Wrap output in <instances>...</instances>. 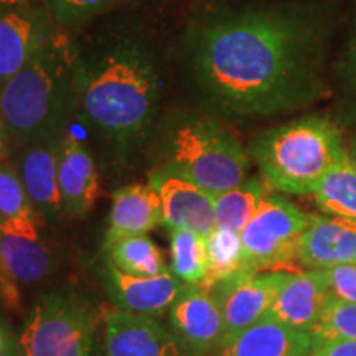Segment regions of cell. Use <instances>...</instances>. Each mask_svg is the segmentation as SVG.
I'll return each mask as SVG.
<instances>
[{"instance_id":"6da1fadb","label":"cell","mask_w":356,"mask_h":356,"mask_svg":"<svg viewBox=\"0 0 356 356\" xmlns=\"http://www.w3.org/2000/svg\"><path fill=\"white\" fill-rule=\"evenodd\" d=\"M186 56L204 99L231 118L296 113L327 95V22L310 8L211 13L190 29Z\"/></svg>"},{"instance_id":"7a4b0ae2","label":"cell","mask_w":356,"mask_h":356,"mask_svg":"<svg viewBox=\"0 0 356 356\" xmlns=\"http://www.w3.org/2000/svg\"><path fill=\"white\" fill-rule=\"evenodd\" d=\"M76 106L115 154L129 157L152 136L160 108V74L140 40L111 37L76 48Z\"/></svg>"},{"instance_id":"3957f363","label":"cell","mask_w":356,"mask_h":356,"mask_svg":"<svg viewBox=\"0 0 356 356\" xmlns=\"http://www.w3.org/2000/svg\"><path fill=\"white\" fill-rule=\"evenodd\" d=\"M76 47L58 29L32 60L0 86V119L15 145L61 137L76 106Z\"/></svg>"},{"instance_id":"277c9868","label":"cell","mask_w":356,"mask_h":356,"mask_svg":"<svg viewBox=\"0 0 356 356\" xmlns=\"http://www.w3.org/2000/svg\"><path fill=\"white\" fill-rule=\"evenodd\" d=\"M248 154L275 193L314 197L325 177L348 160V144L330 118L309 114L257 134Z\"/></svg>"},{"instance_id":"5b68a950","label":"cell","mask_w":356,"mask_h":356,"mask_svg":"<svg viewBox=\"0 0 356 356\" xmlns=\"http://www.w3.org/2000/svg\"><path fill=\"white\" fill-rule=\"evenodd\" d=\"M248 149L221 121L181 113L160 132L159 165L213 195L228 191L248 178Z\"/></svg>"},{"instance_id":"8992f818","label":"cell","mask_w":356,"mask_h":356,"mask_svg":"<svg viewBox=\"0 0 356 356\" xmlns=\"http://www.w3.org/2000/svg\"><path fill=\"white\" fill-rule=\"evenodd\" d=\"M99 322L95 307L79 293H44L13 340V356H106Z\"/></svg>"},{"instance_id":"52a82bcc","label":"cell","mask_w":356,"mask_h":356,"mask_svg":"<svg viewBox=\"0 0 356 356\" xmlns=\"http://www.w3.org/2000/svg\"><path fill=\"white\" fill-rule=\"evenodd\" d=\"M312 213L300 210L284 195L270 191L241 231L243 270H282L297 262L302 234Z\"/></svg>"},{"instance_id":"ba28073f","label":"cell","mask_w":356,"mask_h":356,"mask_svg":"<svg viewBox=\"0 0 356 356\" xmlns=\"http://www.w3.org/2000/svg\"><path fill=\"white\" fill-rule=\"evenodd\" d=\"M289 274L284 269L261 273L239 270L211 287L210 292L220 307L225 325L222 340L266 318Z\"/></svg>"},{"instance_id":"9c48e42d","label":"cell","mask_w":356,"mask_h":356,"mask_svg":"<svg viewBox=\"0 0 356 356\" xmlns=\"http://www.w3.org/2000/svg\"><path fill=\"white\" fill-rule=\"evenodd\" d=\"M102 328L106 356H191L172 328L157 317L106 310Z\"/></svg>"},{"instance_id":"30bf717a","label":"cell","mask_w":356,"mask_h":356,"mask_svg":"<svg viewBox=\"0 0 356 356\" xmlns=\"http://www.w3.org/2000/svg\"><path fill=\"white\" fill-rule=\"evenodd\" d=\"M58 29L44 7H0V86L42 50Z\"/></svg>"},{"instance_id":"8fae6325","label":"cell","mask_w":356,"mask_h":356,"mask_svg":"<svg viewBox=\"0 0 356 356\" xmlns=\"http://www.w3.org/2000/svg\"><path fill=\"white\" fill-rule=\"evenodd\" d=\"M147 184L159 193L168 229H190L203 238L216 229L215 195L208 190L163 168H154Z\"/></svg>"},{"instance_id":"7c38bea8","label":"cell","mask_w":356,"mask_h":356,"mask_svg":"<svg viewBox=\"0 0 356 356\" xmlns=\"http://www.w3.org/2000/svg\"><path fill=\"white\" fill-rule=\"evenodd\" d=\"M168 320L191 356H210L225 337L220 307L202 286L184 284L168 310Z\"/></svg>"},{"instance_id":"4fadbf2b","label":"cell","mask_w":356,"mask_h":356,"mask_svg":"<svg viewBox=\"0 0 356 356\" xmlns=\"http://www.w3.org/2000/svg\"><path fill=\"white\" fill-rule=\"evenodd\" d=\"M40 221H0V267L15 289L40 282L53 267L51 251L40 233Z\"/></svg>"},{"instance_id":"5bb4252c","label":"cell","mask_w":356,"mask_h":356,"mask_svg":"<svg viewBox=\"0 0 356 356\" xmlns=\"http://www.w3.org/2000/svg\"><path fill=\"white\" fill-rule=\"evenodd\" d=\"M61 137H50L22 145L15 159L17 172L26 195L44 222L58 221L65 215L58 185V150Z\"/></svg>"},{"instance_id":"9a60e30c","label":"cell","mask_w":356,"mask_h":356,"mask_svg":"<svg viewBox=\"0 0 356 356\" xmlns=\"http://www.w3.org/2000/svg\"><path fill=\"white\" fill-rule=\"evenodd\" d=\"M102 280L115 309L150 317H159L170 310L184 287V282L170 269L154 277H137L122 273L109 262L104 264Z\"/></svg>"},{"instance_id":"2e32d148","label":"cell","mask_w":356,"mask_h":356,"mask_svg":"<svg viewBox=\"0 0 356 356\" xmlns=\"http://www.w3.org/2000/svg\"><path fill=\"white\" fill-rule=\"evenodd\" d=\"M330 297L332 291L323 270L302 269L291 273L267 318L310 335Z\"/></svg>"},{"instance_id":"e0dca14e","label":"cell","mask_w":356,"mask_h":356,"mask_svg":"<svg viewBox=\"0 0 356 356\" xmlns=\"http://www.w3.org/2000/svg\"><path fill=\"white\" fill-rule=\"evenodd\" d=\"M58 185L65 215L84 218L99 197V175L89 150L74 134L65 132L58 150Z\"/></svg>"},{"instance_id":"ac0fdd59","label":"cell","mask_w":356,"mask_h":356,"mask_svg":"<svg viewBox=\"0 0 356 356\" xmlns=\"http://www.w3.org/2000/svg\"><path fill=\"white\" fill-rule=\"evenodd\" d=\"M297 262L304 269L328 270L356 262V225L333 215H312L302 234Z\"/></svg>"},{"instance_id":"d6986e66","label":"cell","mask_w":356,"mask_h":356,"mask_svg":"<svg viewBox=\"0 0 356 356\" xmlns=\"http://www.w3.org/2000/svg\"><path fill=\"white\" fill-rule=\"evenodd\" d=\"M310 350L309 333L266 317L222 340L210 356H309Z\"/></svg>"},{"instance_id":"ffe728a7","label":"cell","mask_w":356,"mask_h":356,"mask_svg":"<svg viewBox=\"0 0 356 356\" xmlns=\"http://www.w3.org/2000/svg\"><path fill=\"white\" fill-rule=\"evenodd\" d=\"M160 225H163L162 203L152 186L149 184L121 186L113 195L102 249L129 236L147 234Z\"/></svg>"},{"instance_id":"44dd1931","label":"cell","mask_w":356,"mask_h":356,"mask_svg":"<svg viewBox=\"0 0 356 356\" xmlns=\"http://www.w3.org/2000/svg\"><path fill=\"white\" fill-rule=\"evenodd\" d=\"M270 191L261 177H248L234 188L215 195L216 228L241 233Z\"/></svg>"},{"instance_id":"7402d4cb","label":"cell","mask_w":356,"mask_h":356,"mask_svg":"<svg viewBox=\"0 0 356 356\" xmlns=\"http://www.w3.org/2000/svg\"><path fill=\"white\" fill-rule=\"evenodd\" d=\"M106 262L137 277H154L168 270L162 251L147 234L129 236L104 248Z\"/></svg>"},{"instance_id":"603a6c76","label":"cell","mask_w":356,"mask_h":356,"mask_svg":"<svg viewBox=\"0 0 356 356\" xmlns=\"http://www.w3.org/2000/svg\"><path fill=\"white\" fill-rule=\"evenodd\" d=\"M207 241V274L202 282L204 291L221 280L243 270V243L241 234L234 231L216 228L204 238Z\"/></svg>"},{"instance_id":"cb8c5ba5","label":"cell","mask_w":356,"mask_h":356,"mask_svg":"<svg viewBox=\"0 0 356 356\" xmlns=\"http://www.w3.org/2000/svg\"><path fill=\"white\" fill-rule=\"evenodd\" d=\"M314 198L325 215L343 218L356 225V172L348 160L325 177Z\"/></svg>"},{"instance_id":"d4e9b609","label":"cell","mask_w":356,"mask_h":356,"mask_svg":"<svg viewBox=\"0 0 356 356\" xmlns=\"http://www.w3.org/2000/svg\"><path fill=\"white\" fill-rule=\"evenodd\" d=\"M172 273L184 284L202 286L207 274V241L190 229H170Z\"/></svg>"},{"instance_id":"484cf974","label":"cell","mask_w":356,"mask_h":356,"mask_svg":"<svg viewBox=\"0 0 356 356\" xmlns=\"http://www.w3.org/2000/svg\"><path fill=\"white\" fill-rule=\"evenodd\" d=\"M312 346L328 341H356V302L332 296L310 332Z\"/></svg>"},{"instance_id":"4316f807","label":"cell","mask_w":356,"mask_h":356,"mask_svg":"<svg viewBox=\"0 0 356 356\" xmlns=\"http://www.w3.org/2000/svg\"><path fill=\"white\" fill-rule=\"evenodd\" d=\"M42 220L35 211L15 163H0V221Z\"/></svg>"},{"instance_id":"83f0119b","label":"cell","mask_w":356,"mask_h":356,"mask_svg":"<svg viewBox=\"0 0 356 356\" xmlns=\"http://www.w3.org/2000/svg\"><path fill=\"white\" fill-rule=\"evenodd\" d=\"M111 2L113 0H42L43 7L61 29L84 24L104 10Z\"/></svg>"},{"instance_id":"f1b7e54d","label":"cell","mask_w":356,"mask_h":356,"mask_svg":"<svg viewBox=\"0 0 356 356\" xmlns=\"http://www.w3.org/2000/svg\"><path fill=\"white\" fill-rule=\"evenodd\" d=\"M332 296L348 302H356V262L323 270Z\"/></svg>"},{"instance_id":"f546056e","label":"cell","mask_w":356,"mask_h":356,"mask_svg":"<svg viewBox=\"0 0 356 356\" xmlns=\"http://www.w3.org/2000/svg\"><path fill=\"white\" fill-rule=\"evenodd\" d=\"M309 356H356V341H328L312 346Z\"/></svg>"},{"instance_id":"4dcf8cb0","label":"cell","mask_w":356,"mask_h":356,"mask_svg":"<svg viewBox=\"0 0 356 356\" xmlns=\"http://www.w3.org/2000/svg\"><path fill=\"white\" fill-rule=\"evenodd\" d=\"M346 66H348V78L356 95V19L353 24V32H351L350 37L348 53H346Z\"/></svg>"},{"instance_id":"1f68e13d","label":"cell","mask_w":356,"mask_h":356,"mask_svg":"<svg viewBox=\"0 0 356 356\" xmlns=\"http://www.w3.org/2000/svg\"><path fill=\"white\" fill-rule=\"evenodd\" d=\"M0 299L6 302L7 305L19 304V289H15L8 284L6 275H3L2 267H0Z\"/></svg>"},{"instance_id":"d6a6232c","label":"cell","mask_w":356,"mask_h":356,"mask_svg":"<svg viewBox=\"0 0 356 356\" xmlns=\"http://www.w3.org/2000/svg\"><path fill=\"white\" fill-rule=\"evenodd\" d=\"M10 142H12V139H10V136H8L6 124H3L2 119H0V163L6 162L8 150H10Z\"/></svg>"},{"instance_id":"836d02e7","label":"cell","mask_w":356,"mask_h":356,"mask_svg":"<svg viewBox=\"0 0 356 356\" xmlns=\"http://www.w3.org/2000/svg\"><path fill=\"white\" fill-rule=\"evenodd\" d=\"M0 356H13V340L0 325Z\"/></svg>"},{"instance_id":"e575fe53","label":"cell","mask_w":356,"mask_h":356,"mask_svg":"<svg viewBox=\"0 0 356 356\" xmlns=\"http://www.w3.org/2000/svg\"><path fill=\"white\" fill-rule=\"evenodd\" d=\"M348 163L351 168L356 172V136L350 140L348 144Z\"/></svg>"},{"instance_id":"d590c367","label":"cell","mask_w":356,"mask_h":356,"mask_svg":"<svg viewBox=\"0 0 356 356\" xmlns=\"http://www.w3.org/2000/svg\"><path fill=\"white\" fill-rule=\"evenodd\" d=\"M35 0H0V7H15V6H30Z\"/></svg>"}]
</instances>
